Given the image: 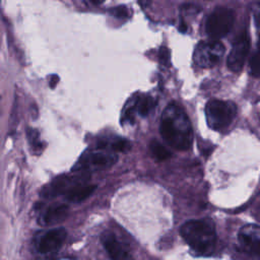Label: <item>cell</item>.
<instances>
[{"instance_id": "obj_23", "label": "cell", "mask_w": 260, "mask_h": 260, "mask_svg": "<svg viewBox=\"0 0 260 260\" xmlns=\"http://www.w3.org/2000/svg\"><path fill=\"white\" fill-rule=\"evenodd\" d=\"M137 2H138V4H139L142 8H146V7H148V6L150 5L151 0H137Z\"/></svg>"}, {"instance_id": "obj_14", "label": "cell", "mask_w": 260, "mask_h": 260, "mask_svg": "<svg viewBox=\"0 0 260 260\" xmlns=\"http://www.w3.org/2000/svg\"><path fill=\"white\" fill-rule=\"evenodd\" d=\"M149 149H150L151 154L153 155V157L156 160H159V161L166 160L172 155V153L161 143H159L157 140H152L149 143Z\"/></svg>"}, {"instance_id": "obj_15", "label": "cell", "mask_w": 260, "mask_h": 260, "mask_svg": "<svg viewBox=\"0 0 260 260\" xmlns=\"http://www.w3.org/2000/svg\"><path fill=\"white\" fill-rule=\"evenodd\" d=\"M136 110L141 116H147L154 107V101L148 95L140 96L136 102Z\"/></svg>"}, {"instance_id": "obj_8", "label": "cell", "mask_w": 260, "mask_h": 260, "mask_svg": "<svg viewBox=\"0 0 260 260\" xmlns=\"http://www.w3.org/2000/svg\"><path fill=\"white\" fill-rule=\"evenodd\" d=\"M238 239L244 251L260 258V226L252 223L242 226Z\"/></svg>"}, {"instance_id": "obj_3", "label": "cell", "mask_w": 260, "mask_h": 260, "mask_svg": "<svg viewBox=\"0 0 260 260\" xmlns=\"http://www.w3.org/2000/svg\"><path fill=\"white\" fill-rule=\"evenodd\" d=\"M237 113L234 103L221 100H211L205 106V117L208 126L216 131L228 128Z\"/></svg>"}, {"instance_id": "obj_21", "label": "cell", "mask_w": 260, "mask_h": 260, "mask_svg": "<svg viewBox=\"0 0 260 260\" xmlns=\"http://www.w3.org/2000/svg\"><path fill=\"white\" fill-rule=\"evenodd\" d=\"M254 20H255L256 26L260 29V4L257 5L254 9Z\"/></svg>"}, {"instance_id": "obj_22", "label": "cell", "mask_w": 260, "mask_h": 260, "mask_svg": "<svg viewBox=\"0 0 260 260\" xmlns=\"http://www.w3.org/2000/svg\"><path fill=\"white\" fill-rule=\"evenodd\" d=\"M58 81H59V76L56 75V74L52 75V76H51V79H50V87H51V88H54V87L56 86V84L58 83Z\"/></svg>"}, {"instance_id": "obj_17", "label": "cell", "mask_w": 260, "mask_h": 260, "mask_svg": "<svg viewBox=\"0 0 260 260\" xmlns=\"http://www.w3.org/2000/svg\"><path fill=\"white\" fill-rule=\"evenodd\" d=\"M27 138L34 150L41 151L43 149V143L40 140V134L36 129H27Z\"/></svg>"}, {"instance_id": "obj_10", "label": "cell", "mask_w": 260, "mask_h": 260, "mask_svg": "<svg viewBox=\"0 0 260 260\" xmlns=\"http://www.w3.org/2000/svg\"><path fill=\"white\" fill-rule=\"evenodd\" d=\"M67 233L64 228H57L47 232L39 242V251L43 254L58 251L65 242Z\"/></svg>"}, {"instance_id": "obj_5", "label": "cell", "mask_w": 260, "mask_h": 260, "mask_svg": "<svg viewBox=\"0 0 260 260\" xmlns=\"http://www.w3.org/2000/svg\"><path fill=\"white\" fill-rule=\"evenodd\" d=\"M89 179V174L84 170L76 171L73 175H62L55 178L49 185L43 188L41 195L42 197L50 198L60 194H66L68 191L76 186L83 185Z\"/></svg>"}, {"instance_id": "obj_18", "label": "cell", "mask_w": 260, "mask_h": 260, "mask_svg": "<svg viewBox=\"0 0 260 260\" xmlns=\"http://www.w3.org/2000/svg\"><path fill=\"white\" fill-rule=\"evenodd\" d=\"M130 142L122 138L116 139L112 144V148L116 151H128L130 149Z\"/></svg>"}, {"instance_id": "obj_1", "label": "cell", "mask_w": 260, "mask_h": 260, "mask_svg": "<svg viewBox=\"0 0 260 260\" xmlns=\"http://www.w3.org/2000/svg\"><path fill=\"white\" fill-rule=\"evenodd\" d=\"M159 131L168 144L179 150H187L193 142V131L189 118L182 108L170 104L164 111Z\"/></svg>"}, {"instance_id": "obj_25", "label": "cell", "mask_w": 260, "mask_h": 260, "mask_svg": "<svg viewBox=\"0 0 260 260\" xmlns=\"http://www.w3.org/2000/svg\"><path fill=\"white\" fill-rule=\"evenodd\" d=\"M90 2H91L92 4H94V5H100V4L104 3L105 0H90Z\"/></svg>"}, {"instance_id": "obj_16", "label": "cell", "mask_w": 260, "mask_h": 260, "mask_svg": "<svg viewBox=\"0 0 260 260\" xmlns=\"http://www.w3.org/2000/svg\"><path fill=\"white\" fill-rule=\"evenodd\" d=\"M250 74L255 77H260V41L258 43L256 51L253 53L249 63Z\"/></svg>"}, {"instance_id": "obj_12", "label": "cell", "mask_w": 260, "mask_h": 260, "mask_svg": "<svg viewBox=\"0 0 260 260\" xmlns=\"http://www.w3.org/2000/svg\"><path fill=\"white\" fill-rule=\"evenodd\" d=\"M69 207L65 204H57L49 207L45 212L43 219L46 224H56L63 221L68 215Z\"/></svg>"}, {"instance_id": "obj_11", "label": "cell", "mask_w": 260, "mask_h": 260, "mask_svg": "<svg viewBox=\"0 0 260 260\" xmlns=\"http://www.w3.org/2000/svg\"><path fill=\"white\" fill-rule=\"evenodd\" d=\"M102 243L111 260H131V255L128 250L123 247L112 232L103 234Z\"/></svg>"}, {"instance_id": "obj_7", "label": "cell", "mask_w": 260, "mask_h": 260, "mask_svg": "<svg viewBox=\"0 0 260 260\" xmlns=\"http://www.w3.org/2000/svg\"><path fill=\"white\" fill-rule=\"evenodd\" d=\"M249 52V38L247 34L242 32L233 43L228 56L226 65L233 72H240L245 64Z\"/></svg>"}, {"instance_id": "obj_24", "label": "cell", "mask_w": 260, "mask_h": 260, "mask_svg": "<svg viewBox=\"0 0 260 260\" xmlns=\"http://www.w3.org/2000/svg\"><path fill=\"white\" fill-rule=\"evenodd\" d=\"M179 29L182 31V32H185L187 30V24L184 22V21H181L180 25H179Z\"/></svg>"}, {"instance_id": "obj_13", "label": "cell", "mask_w": 260, "mask_h": 260, "mask_svg": "<svg viewBox=\"0 0 260 260\" xmlns=\"http://www.w3.org/2000/svg\"><path fill=\"white\" fill-rule=\"evenodd\" d=\"M95 189V185H79L68 191L65 194V197L71 202H80L89 197Z\"/></svg>"}, {"instance_id": "obj_20", "label": "cell", "mask_w": 260, "mask_h": 260, "mask_svg": "<svg viewBox=\"0 0 260 260\" xmlns=\"http://www.w3.org/2000/svg\"><path fill=\"white\" fill-rule=\"evenodd\" d=\"M110 13L117 18H127L128 17V8L124 5L116 6L110 10Z\"/></svg>"}, {"instance_id": "obj_9", "label": "cell", "mask_w": 260, "mask_h": 260, "mask_svg": "<svg viewBox=\"0 0 260 260\" xmlns=\"http://www.w3.org/2000/svg\"><path fill=\"white\" fill-rule=\"evenodd\" d=\"M117 161V156L114 154H106L102 152L84 153L78 162L74 166L73 171L86 170L88 168H109Z\"/></svg>"}, {"instance_id": "obj_19", "label": "cell", "mask_w": 260, "mask_h": 260, "mask_svg": "<svg viewBox=\"0 0 260 260\" xmlns=\"http://www.w3.org/2000/svg\"><path fill=\"white\" fill-rule=\"evenodd\" d=\"M158 60L161 65L169 66L171 63V54L167 47H160L158 51Z\"/></svg>"}, {"instance_id": "obj_4", "label": "cell", "mask_w": 260, "mask_h": 260, "mask_svg": "<svg viewBox=\"0 0 260 260\" xmlns=\"http://www.w3.org/2000/svg\"><path fill=\"white\" fill-rule=\"evenodd\" d=\"M234 21L235 13L232 9L225 7L216 8L207 17L205 23L206 35L211 40L218 41L230 32Z\"/></svg>"}, {"instance_id": "obj_6", "label": "cell", "mask_w": 260, "mask_h": 260, "mask_svg": "<svg viewBox=\"0 0 260 260\" xmlns=\"http://www.w3.org/2000/svg\"><path fill=\"white\" fill-rule=\"evenodd\" d=\"M223 53L224 47L219 41H203L196 46L193 61L200 68H211L220 61Z\"/></svg>"}, {"instance_id": "obj_2", "label": "cell", "mask_w": 260, "mask_h": 260, "mask_svg": "<svg viewBox=\"0 0 260 260\" xmlns=\"http://www.w3.org/2000/svg\"><path fill=\"white\" fill-rule=\"evenodd\" d=\"M180 234L185 242L196 252L204 255L214 250L216 242L215 226L211 219H191L180 228Z\"/></svg>"}]
</instances>
